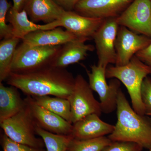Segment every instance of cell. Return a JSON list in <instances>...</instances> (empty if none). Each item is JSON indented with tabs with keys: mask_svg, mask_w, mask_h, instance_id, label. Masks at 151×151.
Returning a JSON list of instances; mask_svg holds the SVG:
<instances>
[{
	"mask_svg": "<svg viewBox=\"0 0 151 151\" xmlns=\"http://www.w3.org/2000/svg\"><path fill=\"white\" fill-rule=\"evenodd\" d=\"M6 82L27 96H53L68 99L73 91L75 78L65 68L50 66L30 73L11 72Z\"/></svg>",
	"mask_w": 151,
	"mask_h": 151,
	"instance_id": "cell-1",
	"label": "cell"
},
{
	"mask_svg": "<svg viewBox=\"0 0 151 151\" xmlns=\"http://www.w3.org/2000/svg\"><path fill=\"white\" fill-rule=\"evenodd\" d=\"M117 104V123L108 137L112 142H132L143 149H151V118L135 112L121 89Z\"/></svg>",
	"mask_w": 151,
	"mask_h": 151,
	"instance_id": "cell-2",
	"label": "cell"
},
{
	"mask_svg": "<svg viewBox=\"0 0 151 151\" xmlns=\"http://www.w3.org/2000/svg\"><path fill=\"white\" fill-rule=\"evenodd\" d=\"M151 74V68L134 55L123 66H110L106 69V77L116 78L123 83L128 90L132 108L139 115H145L141 97V88L144 79Z\"/></svg>",
	"mask_w": 151,
	"mask_h": 151,
	"instance_id": "cell-3",
	"label": "cell"
},
{
	"mask_svg": "<svg viewBox=\"0 0 151 151\" xmlns=\"http://www.w3.org/2000/svg\"><path fill=\"white\" fill-rule=\"evenodd\" d=\"M62 45L30 46L22 42L16 50L11 72L30 73L52 66Z\"/></svg>",
	"mask_w": 151,
	"mask_h": 151,
	"instance_id": "cell-4",
	"label": "cell"
},
{
	"mask_svg": "<svg viewBox=\"0 0 151 151\" xmlns=\"http://www.w3.org/2000/svg\"><path fill=\"white\" fill-rule=\"evenodd\" d=\"M0 125L4 134L16 142L38 148L45 147L43 139L36 137V125L27 105L21 112Z\"/></svg>",
	"mask_w": 151,
	"mask_h": 151,
	"instance_id": "cell-5",
	"label": "cell"
},
{
	"mask_svg": "<svg viewBox=\"0 0 151 151\" xmlns=\"http://www.w3.org/2000/svg\"><path fill=\"white\" fill-rule=\"evenodd\" d=\"M92 91L82 75L76 76L73 91L68 99L70 105L72 124L90 114L101 116L102 110L100 103L94 98Z\"/></svg>",
	"mask_w": 151,
	"mask_h": 151,
	"instance_id": "cell-6",
	"label": "cell"
},
{
	"mask_svg": "<svg viewBox=\"0 0 151 151\" xmlns=\"http://www.w3.org/2000/svg\"><path fill=\"white\" fill-rule=\"evenodd\" d=\"M104 20L83 16L72 11H65L55 21L41 25L40 29L49 30L63 27L78 39L86 42L93 38Z\"/></svg>",
	"mask_w": 151,
	"mask_h": 151,
	"instance_id": "cell-7",
	"label": "cell"
},
{
	"mask_svg": "<svg viewBox=\"0 0 151 151\" xmlns=\"http://www.w3.org/2000/svg\"><path fill=\"white\" fill-rule=\"evenodd\" d=\"M91 71H87L89 86L99 96L102 112L108 114L117 108V97L121 83L118 79H112L107 83L106 68L94 65L91 66Z\"/></svg>",
	"mask_w": 151,
	"mask_h": 151,
	"instance_id": "cell-8",
	"label": "cell"
},
{
	"mask_svg": "<svg viewBox=\"0 0 151 151\" xmlns=\"http://www.w3.org/2000/svg\"><path fill=\"white\" fill-rule=\"evenodd\" d=\"M116 19L119 26L151 39L150 0H134Z\"/></svg>",
	"mask_w": 151,
	"mask_h": 151,
	"instance_id": "cell-9",
	"label": "cell"
},
{
	"mask_svg": "<svg viewBox=\"0 0 151 151\" xmlns=\"http://www.w3.org/2000/svg\"><path fill=\"white\" fill-rule=\"evenodd\" d=\"M119 26L116 18L105 19L93 36L98 56L97 65L107 68L110 63L116 64L115 42Z\"/></svg>",
	"mask_w": 151,
	"mask_h": 151,
	"instance_id": "cell-10",
	"label": "cell"
},
{
	"mask_svg": "<svg viewBox=\"0 0 151 151\" xmlns=\"http://www.w3.org/2000/svg\"><path fill=\"white\" fill-rule=\"evenodd\" d=\"M151 42L150 38L120 26L115 42L116 65H127L135 55L147 47Z\"/></svg>",
	"mask_w": 151,
	"mask_h": 151,
	"instance_id": "cell-11",
	"label": "cell"
},
{
	"mask_svg": "<svg viewBox=\"0 0 151 151\" xmlns=\"http://www.w3.org/2000/svg\"><path fill=\"white\" fill-rule=\"evenodd\" d=\"M134 0H81L74 7L83 16L105 19L119 16Z\"/></svg>",
	"mask_w": 151,
	"mask_h": 151,
	"instance_id": "cell-12",
	"label": "cell"
},
{
	"mask_svg": "<svg viewBox=\"0 0 151 151\" xmlns=\"http://www.w3.org/2000/svg\"><path fill=\"white\" fill-rule=\"evenodd\" d=\"M24 99L38 127L57 134H72L73 124L39 105L31 96H27Z\"/></svg>",
	"mask_w": 151,
	"mask_h": 151,
	"instance_id": "cell-13",
	"label": "cell"
},
{
	"mask_svg": "<svg viewBox=\"0 0 151 151\" xmlns=\"http://www.w3.org/2000/svg\"><path fill=\"white\" fill-rule=\"evenodd\" d=\"M114 129L115 126L103 122L97 114H92L73 124L71 134L76 139H87L110 135Z\"/></svg>",
	"mask_w": 151,
	"mask_h": 151,
	"instance_id": "cell-14",
	"label": "cell"
},
{
	"mask_svg": "<svg viewBox=\"0 0 151 151\" xmlns=\"http://www.w3.org/2000/svg\"><path fill=\"white\" fill-rule=\"evenodd\" d=\"M23 9L33 22H42L45 24L57 19L64 10L54 0H26Z\"/></svg>",
	"mask_w": 151,
	"mask_h": 151,
	"instance_id": "cell-15",
	"label": "cell"
},
{
	"mask_svg": "<svg viewBox=\"0 0 151 151\" xmlns=\"http://www.w3.org/2000/svg\"><path fill=\"white\" fill-rule=\"evenodd\" d=\"M77 39L70 32L59 27L36 31L29 34L22 41L30 46H57Z\"/></svg>",
	"mask_w": 151,
	"mask_h": 151,
	"instance_id": "cell-16",
	"label": "cell"
},
{
	"mask_svg": "<svg viewBox=\"0 0 151 151\" xmlns=\"http://www.w3.org/2000/svg\"><path fill=\"white\" fill-rule=\"evenodd\" d=\"M81 40L68 42L61 47L52 66L65 68L68 65L77 63L86 58L88 52L93 51L94 47L86 44Z\"/></svg>",
	"mask_w": 151,
	"mask_h": 151,
	"instance_id": "cell-17",
	"label": "cell"
},
{
	"mask_svg": "<svg viewBox=\"0 0 151 151\" xmlns=\"http://www.w3.org/2000/svg\"><path fill=\"white\" fill-rule=\"evenodd\" d=\"M18 89L15 86H6L0 83V123L16 115L27 106Z\"/></svg>",
	"mask_w": 151,
	"mask_h": 151,
	"instance_id": "cell-18",
	"label": "cell"
},
{
	"mask_svg": "<svg viewBox=\"0 0 151 151\" xmlns=\"http://www.w3.org/2000/svg\"><path fill=\"white\" fill-rule=\"evenodd\" d=\"M6 19L12 28L13 37L22 40L29 34L40 30L41 25L29 20L25 11L16 10L12 6L8 12Z\"/></svg>",
	"mask_w": 151,
	"mask_h": 151,
	"instance_id": "cell-19",
	"label": "cell"
},
{
	"mask_svg": "<svg viewBox=\"0 0 151 151\" xmlns=\"http://www.w3.org/2000/svg\"><path fill=\"white\" fill-rule=\"evenodd\" d=\"M21 40L15 37L4 39L0 42V83L6 80L17 45Z\"/></svg>",
	"mask_w": 151,
	"mask_h": 151,
	"instance_id": "cell-20",
	"label": "cell"
},
{
	"mask_svg": "<svg viewBox=\"0 0 151 151\" xmlns=\"http://www.w3.org/2000/svg\"><path fill=\"white\" fill-rule=\"evenodd\" d=\"M32 97L39 105L71 124L70 105L68 99L50 96Z\"/></svg>",
	"mask_w": 151,
	"mask_h": 151,
	"instance_id": "cell-21",
	"label": "cell"
},
{
	"mask_svg": "<svg viewBox=\"0 0 151 151\" xmlns=\"http://www.w3.org/2000/svg\"><path fill=\"white\" fill-rule=\"evenodd\" d=\"M36 134L43 139L47 151H67L70 141L74 138L72 134L60 135L50 133L36 126Z\"/></svg>",
	"mask_w": 151,
	"mask_h": 151,
	"instance_id": "cell-22",
	"label": "cell"
},
{
	"mask_svg": "<svg viewBox=\"0 0 151 151\" xmlns=\"http://www.w3.org/2000/svg\"><path fill=\"white\" fill-rule=\"evenodd\" d=\"M112 142L105 136L83 140L73 138L70 141L67 151H102Z\"/></svg>",
	"mask_w": 151,
	"mask_h": 151,
	"instance_id": "cell-23",
	"label": "cell"
},
{
	"mask_svg": "<svg viewBox=\"0 0 151 151\" xmlns=\"http://www.w3.org/2000/svg\"><path fill=\"white\" fill-rule=\"evenodd\" d=\"M10 3L7 0H0V39L13 37L12 28L10 24H6L7 15L10 9L12 7Z\"/></svg>",
	"mask_w": 151,
	"mask_h": 151,
	"instance_id": "cell-24",
	"label": "cell"
},
{
	"mask_svg": "<svg viewBox=\"0 0 151 151\" xmlns=\"http://www.w3.org/2000/svg\"><path fill=\"white\" fill-rule=\"evenodd\" d=\"M1 145L4 151H47L44 148L33 147L16 142L5 134L1 137Z\"/></svg>",
	"mask_w": 151,
	"mask_h": 151,
	"instance_id": "cell-25",
	"label": "cell"
},
{
	"mask_svg": "<svg viewBox=\"0 0 151 151\" xmlns=\"http://www.w3.org/2000/svg\"><path fill=\"white\" fill-rule=\"evenodd\" d=\"M141 97L145 115L151 116V78L148 76L145 78L142 84Z\"/></svg>",
	"mask_w": 151,
	"mask_h": 151,
	"instance_id": "cell-26",
	"label": "cell"
},
{
	"mask_svg": "<svg viewBox=\"0 0 151 151\" xmlns=\"http://www.w3.org/2000/svg\"><path fill=\"white\" fill-rule=\"evenodd\" d=\"M143 148L137 143L132 142H113L102 151H142Z\"/></svg>",
	"mask_w": 151,
	"mask_h": 151,
	"instance_id": "cell-27",
	"label": "cell"
},
{
	"mask_svg": "<svg viewBox=\"0 0 151 151\" xmlns=\"http://www.w3.org/2000/svg\"><path fill=\"white\" fill-rule=\"evenodd\" d=\"M135 55L151 68V42L148 46L139 51Z\"/></svg>",
	"mask_w": 151,
	"mask_h": 151,
	"instance_id": "cell-28",
	"label": "cell"
},
{
	"mask_svg": "<svg viewBox=\"0 0 151 151\" xmlns=\"http://www.w3.org/2000/svg\"><path fill=\"white\" fill-rule=\"evenodd\" d=\"M54 1L64 10L71 11L76 5L81 0H54Z\"/></svg>",
	"mask_w": 151,
	"mask_h": 151,
	"instance_id": "cell-29",
	"label": "cell"
},
{
	"mask_svg": "<svg viewBox=\"0 0 151 151\" xmlns=\"http://www.w3.org/2000/svg\"><path fill=\"white\" fill-rule=\"evenodd\" d=\"M26 0H13V5L12 7L16 10H22Z\"/></svg>",
	"mask_w": 151,
	"mask_h": 151,
	"instance_id": "cell-30",
	"label": "cell"
},
{
	"mask_svg": "<svg viewBox=\"0 0 151 151\" xmlns=\"http://www.w3.org/2000/svg\"><path fill=\"white\" fill-rule=\"evenodd\" d=\"M149 150L148 151H151V148L149 149V150Z\"/></svg>",
	"mask_w": 151,
	"mask_h": 151,
	"instance_id": "cell-31",
	"label": "cell"
},
{
	"mask_svg": "<svg viewBox=\"0 0 151 151\" xmlns=\"http://www.w3.org/2000/svg\"><path fill=\"white\" fill-rule=\"evenodd\" d=\"M150 1H151V0H150Z\"/></svg>",
	"mask_w": 151,
	"mask_h": 151,
	"instance_id": "cell-32",
	"label": "cell"
}]
</instances>
